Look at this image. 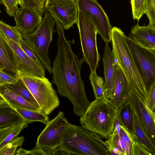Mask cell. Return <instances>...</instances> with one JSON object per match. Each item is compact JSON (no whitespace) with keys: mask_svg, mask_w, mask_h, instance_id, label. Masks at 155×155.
<instances>
[{"mask_svg":"<svg viewBox=\"0 0 155 155\" xmlns=\"http://www.w3.org/2000/svg\"><path fill=\"white\" fill-rule=\"evenodd\" d=\"M55 21L57 51L51 67L52 82L57 87L58 93L71 101L74 114L80 117L90 103L81 78V66L84 61L83 58L79 59L72 51L62 26L58 21Z\"/></svg>","mask_w":155,"mask_h":155,"instance_id":"cell-1","label":"cell"},{"mask_svg":"<svg viewBox=\"0 0 155 155\" xmlns=\"http://www.w3.org/2000/svg\"><path fill=\"white\" fill-rule=\"evenodd\" d=\"M56 149L63 155H110L108 147L101 137L69 122Z\"/></svg>","mask_w":155,"mask_h":155,"instance_id":"cell-2","label":"cell"},{"mask_svg":"<svg viewBox=\"0 0 155 155\" xmlns=\"http://www.w3.org/2000/svg\"><path fill=\"white\" fill-rule=\"evenodd\" d=\"M126 35L116 27H112L111 39L112 52L125 77L130 88L145 100L147 97L145 86L136 67L126 40Z\"/></svg>","mask_w":155,"mask_h":155,"instance_id":"cell-3","label":"cell"},{"mask_svg":"<svg viewBox=\"0 0 155 155\" xmlns=\"http://www.w3.org/2000/svg\"><path fill=\"white\" fill-rule=\"evenodd\" d=\"M118 111L105 96L95 98L80 117L81 124L88 130L107 138L114 130Z\"/></svg>","mask_w":155,"mask_h":155,"instance_id":"cell-4","label":"cell"},{"mask_svg":"<svg viewBox=\"0 0 155 155\" xmlns=\"http://www.w3.org/2000/svg\"><path fill=\"white\" fill-rule=\"evenodd\" d=\"M41 24L38 29L30 34L20 33L22 38L32 47L35 54L44 68L52 73L51 62L48 56L49 46L52 41L55 20L46 10Z\"/></svg>","mask_w":155,"mask_h":155,"instance_id":"cell-5","label":"cell"},{"mask_svg":"<svg viewBox=\"0 0 155 155\" xmlns=\"http://www.w3.org/2000/svg\"><path fill=\"white\" fill-rule=\"evenodd\" d=\"M76 24L79 32L83 58L91 72H96L100 59L97 46L96 25L87 13L79 10Z\"/></svg>","mask_w":155,"mask_h":155,"instance_id":"cell-6","label":"cell"},{"mask_svg":"<svg viewBox=\"0 0 155 155\" xmlns=\"http://www.w3.org/2000/svg\"><path fill=\"white\" fill-rule=\"evenodd\" d=\"M23 82L38 103L40 111L48 115L58 107L60 101L52 84L46 77L20 75Z\"/></svg>","mask_w":155,"mask_h":155,"instance_id":"cell-7","label":"cell"},{"mask_svg":"<svg viewBox=\"0 0 155 155\" xmlns=\"http://www.w3.org/2000/svg\"><path fill=\"white\" fill-rule=\"evenodd\" d=\"M126 40L147 94L155 83V50L144 48L127 36Z\"/></svg>","mask_w":155,"mask_h":155,"instance_id":"cell-8","label":"cell"},{"mask_svg":"<svg viewBox=\"0 0 155 155\" xmlns=\"http://www.w3.org/2000/svg\"><path fill=\"white\" fill-rule=\"evenodd\" d=\"M68 123L64 112L59 111L57 115L46 125L37 138L35 148L55 149L60 144Z\"/></svg>","mask_w":155,"mask_h":155,"instance_id":"cell-9","label":"cell"},{"mask_svg":"<svg viewBox=\"0 0 155 155\" xmlns=\"http://www.w3.org/2000/svg\"><path fill=\"white\" fill-rule=\"evenodd\" d=\"M78 10L87 13L96 27L97 33L105 43L111 41L112 28L109 18L97 0H76Z\"/></svg>","mask_w":155,"mask_h":155,"instance_id":"cell-10","label":"cell"},{"mask_svg":"<svg viewBox=\"0 0 155 155\" xmlns=\"http://www.w3.org/2000/svg\"><path fill=\"white\" fill-rule=\"evenodd\" d=\"M46 10L64 29L68 30L78 21L76 0H50Z\"/></svg>","mask_w":155,"mask_h":155,"instance_id":"cell-11","label":"cell"},{"mask_svg":"<svg viewBox=\"0 0 155 155\" xmlns=\"http://www.w3.org/2000/svg\"><path fill=\"white\" fill-rule=\"evenodd\" d=\"M126 101L129 104L145 132L155 145V112L151 111L149 108L144 100L130 88Z\"/></svg>","mask_w":155,"mask_h":155,"instance_id":"cell-12","label":"cell"},{"mask_svg":"<svg viewBox=\"0 0 155 155\" xmlns=\"http://www.w3.org/2000/svg\"><path fill=\"white\" fill-rule=\"evenodd\" d=\"M5 38L14 52L18 65L19 75L45 77V70L43 65L38 64L28 56L17 44Z\"/></svg>","mask_w":155,"mask_h":155,"instance_id":"cell-13","label":"cell"},{"mask_svg":"<svg viewBox=\"0 0 155 155\" xmlns=\"http://www.w3.org/2000/svg\"><path fill=\"white\" fill-rule=\"evenodd\" d=\"M14 17L15 28L21 33L26 34L35 31L40 25L42 15L25 6L18 8Z\"/></svg>","mask_w":155,"mask_h":155,"instance_id":"cell-14","label":"cell"},{"mask_svg":"<svg viewBox=\"0 0 155 155\" xmlns=\"http://www.w3.org/2000/svg\"><path fill=\"white\" fill-rule=\"evenodd\" d=\"M102 60L105 77L103 90L106 97L111 101L113 99L116 67L118 64L109 47L108 43H105Z\"/></svg>","mask_w":155,"mask_h":155,"instance_id":"cell-15","label":"cell"},{"mask_svg":"<svg viewBox=\"0 0 155 155\" xmlns=\"http://www.w3.org/2000/svg\"><path fill=\"white\" fill-rule=\"evenodd\" d=\"M0 70L17 79H19L18 65L14 52L0 31Z\"/></svg>","mask_w":155,"mask_h":155,"instance_id":"cell-16","label":"cell"},{"mask_svg":"<svg viewBox=\"0 0 155 155\" xmlns=\"http://www.w3.org/2000/svg\"><path fill=\"white\" fill-rule=\"evenodd\" d=\"M129 37L141 46L155 50V26H140L138 23L132 27Z\"/></svg>","mask_w":155,"mask_h":155,"instance_id":"cell-17","label":"cell"},{"mask_svg":"<svg viewBox=\"0 0 155 155\" xmlns=\"http://www.w3.org/2000/svg\"><path fill=\"white\" fill-rule=\"evenodd\" d=\"M130 87L121 70L117 65L114 83L113 99L110 101L117 110L126 102Z\"/></svg>","mask_w":155,"mask_h":155,"instance_id":"cell-18","label":"cell"},{"mask_svg":"<svg viewBox=\"0 0 155 155\" xmlns=\"http://www.w3.org/2000/svg\"><path fill=\"white\" fill-rule=\"evenodd\" d=\"M0 94L7 104H10L24 108L39 111L22 97L5 85H0Z\"/></svg>","mask_w":155,"mask_h":155,"instance_id":"cell-19","label":"cell"},{"mask_svg":"<svg viewBox=\"0 0 155 155\" xmlns=\"http://www.w3.org/2000/svg\"><path fill=\"white\" fill-rule=\"evenodd\" d=\"M132 110L133 115V129L134 134V138L141 145L146 148L153 155H155V145L153 144L150 139L147 136L141 123L132 109Z\"/></svg>","mask_w":155,"mask_h":155,"instance_id":"cell-20","label":"cell"},{"mask_svg":"<svg viewBox=\"0 0 155 155\" xmlns=\"http://www.w3.org/2000/svg\"><path fill=\"white\" fill-rule=\"evenodd\" d=\"M29 123L26 120L0 129V150L17 137Z\"/></svg>","mask_w":155,"mask_h":155,"instance_id":"cell-21","label":"cell"},{"mask_svg":"<svg viewBox=\"0 0 155 155\" xmlns=\"http://www.w3.org/2000/svg\"><path fill=\"white\" fill-rule=\"evenodd\" d=\"M24 120L23 118L7 104L0 105V129Z\"/></svg>","mask_w":155,"mask_h":155,"instance_id":"cell-22","label":"cell"},{"mask_svg":"<svg viewBox=\"0 0 155 155\" xmlns=\"http://www.w3.org/2000/svg\"><path fill=\"white\" fill-rule=\"evenodd\" d=\"M117 117L121 127L134 137L132 110L128 102L126 101L118 109Z\"/></svg>","mask_w":155,"mask_h":155,"instance_id":"cell-23","label":"cell"},{"mask_svg":"<svg viewBox=\"0 0 155 155\" xmlns=\"http://www.w3.org/2000/svg\"><path fill=\"white\" fill-rule=\"evenodd\" d=\"M7 104L29 123L38 121L46 125L49 121L48 115L39 111L24 108L10 104Z\"/></svg>","mask_w":155,"mask_h":155,"instance_id":"cell-24","label":"cell"},{"mask_svg":"<svg viewBox=\"0 0 155 155\" xmlns=\"http://www.w3.org/2000/svg\"><path fill=\"white\" fill-rule=\"evenodd\" d=\"M105 142L108 147L110 155H126L125 143L114 128Z\"/></svg>","mask_w":155,"mask_h":155,"instance_id":"cell-25","label":"cell"},{"mask_svg":"<svg viewBox=\"0 0 155 155\" xmlns=\"http://www.w3.org/2000/svg\"><path fill=\"white\" fill-rule=\"evenodd\" d=\"M5 85L22 97L26 101L35 107L40 111L38 103L28 88L20 79H18L17 82L15 84H6Z\"/></svg>","mask_w":155,"mask_h":155,"instance_id":"cell-26","label":"cell"},{"mask_svg":"<svg viewBox=\"0 0 155 155\" xmlns=\"http://www.w3.org/2000/svg\"><path fill=\"white\" fill-rule=\"evenodd\" d=\"M50 0H18L20 7H28L42 15L46 10Z\"/></svg>","mask_w":155,"mask_h":155,"instance_id":"cell-27","label":"cell"},{"mask_svg":"<svg viewBox=\"0 0 155 155\" xmlns=\"http://www.w3.org/2000/svg\"><path fill=\"white\" fill-rule=\"evenodd\" d=\"M0 31L6 38L14 42L20 46L19 42L22 38L20 32L15 27L0 21Z\"/></svg>","mask_w":155,"mask_h":155,"instance_id":"cell-28","label":"cell"},{"mask_svg":"<svg viewBox=\"0 0 155 155\" xmlns=\"http://www.w3.org/2000/svg\"><path fill=\"white\" fill-rule=\"evenodd\" d=\"M133 18L139 21L148 9L147 0H130Z\"/></svg>","mask_w":155,"mask_h":155,"instance_id":"cell-29","label":"cell"},{"mask_svg":"<svg viewBox=\"0 0 155 155\" xmlns=\"http://www.w3.org/2000/svg\"><path fill=\"white\" fill-rule=\"evenodd\" d=\"M89 78L93 87L95 98L105 96L103 88L104 83L103 78L98 76L96 72H91Z\"/></svg>","mask_w":155,"mask_h":155,"instance_id":"cell-30","label":"cell"},{"mask_svg":"<svg viewBox=\"0 0 155 155\" xmlns=\"http://www.w3.org/2000/svg\"><path fill=\"white\" fill-rule=\"evenodd\" d=\"M25 140L23 136L14 138L0 150V155H14L17 148L21 147Z\"/></svg>","mask_w":155,"mask_h":155,"instance_id":"cell-31","label":"cell"},{"mask_svg":"<svg viewBox=\"0 0 155 155\" xmlns=\"http://www.w3.org/2000/svg\"><path fill=\"white\" fill-rule=\"evenodd\" d=\"M121 127L128 136L130 140L131 155H153L146 148L134 139L129 133Z\"/></svg>","mask_w":155,"mask_h":155,"instance_id":"cell-32","label":"cell"},{"mask_svg":"<svg viewBox=\"0 0 155 155\" xmlns=\"http://www.w3.org/2000/svg\"><path fill=\"white\" fill-rule=\"evenodd\" d=\"M20 47L25 53L37 64L42 65L36 56L35 51L31 45L22 38L19 42Z\"/></svg>","mask_w":155,"mask_h":155,"instance_id":"cell-33","label":"cell"},{"mask_svg":"<svg viewBox=\"0 0 155 155\" xmlns=\"http://www.w3.org/2000/svg\"><path fill=\"white\" fill-rule=\"evenodd\" d=\"M0 3L4 5L7 14L11 17L14 16L18 8V0H0Z\"/></svg>","mask_w":155,"mask_h":155,"instance_id":"cell-34","label":"cell"},{"mask_svg":"<svg viewBox=\"0 0 155 155\" xmlns=\"http://www.w3.org/2000/svg\"><path fill=\"white\" fill-rule=\"evenodd\" d=\"M144 101L149 108L155 112V83L151 86L147 94V97Z\"/></svg>","mask_w":155,"mask_h":155,"instance_id":"cell-35","label":"cell"},{"mask_svg":"<svg viewBox=\"0 0 155 155\" xmlns=\"http://www.w3.org/2000/svg\"><path fill=\"white\" fill-rule=\"evenodd\" d=\"M148 9L146 14L149 21V25L155 26V0H147Z\"/></svg>","mask_w":155,"mask_h":155,"instance_id":"cell-36","label":"cell"},{"mask_svg":"<svg viewBox=\"0 0 155 155\" xmlns=\"http://www.w3.org/2000/svg\"><path fill=\"white\" fill-rule=\"evenodd\" d=\"M18 80L0 70V85L15 84Z\"/></svg>","mask_w":155,"mask_h":155,"instance_id":"cell-37","label":"cell"},{"mask_svg":"<svg viewBox=\"0 0 155 155\" xmlns=\"http://www.w3.org/2000/svg\"><path fill=\"white\" fill-rule=\"evenodd\" d=\"M120 136L121 137L125 145V155H131L130 140L128 136L121 127L120 132Z\"/></svg>","mask_w":155,"mask_h":155,"instance_id":"cell-38","label":"cell"},{"mask_svg":"<svg viewBox=\"0 0 155 155\" xmlns=\"http://www.w3.org/2000/svg\"><path fill=\"white\" fill-rule=\"evenodd\" d=\"M114 127L118 134L120 136V132L121 129L120 123L117 117L114 122Z\"/></svg>","mask_w":155,"mask_h":155,"instance_id":"cell-39","label":"cell"},{"mask_svg":"<svg viewBox=\"0 0 155 155\" xmlns=\"http://www.w3.org/2000/svg\"><path fill=\"white\" fill-rule=\"evenodd\" d=\"M7 104L6 101L0 94V105Z\"/></svg>","mask_w":155,"mask_h":155,"instance_id":"cell-40","label":"cell"},{"mask_svg":"<svg viewBox=\"0 0 155 155\" xmlns=\"http://www.w3.org/2000/svg\"><path fill=\"white\" fill-rule=\"evenodd\" d=\"M0 5H1V3H0ZM1 12V11L0 10V13Z\"/></svg>","mask_w":155,"mask_h":155,"instance_id":"cell-41","label":"cell"}]
</instances>
